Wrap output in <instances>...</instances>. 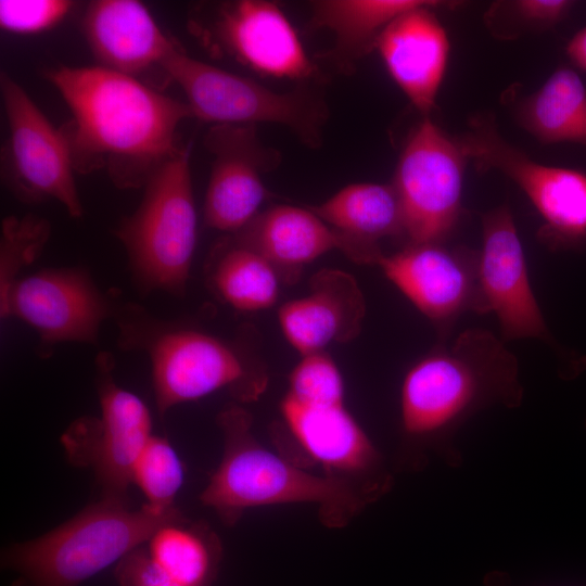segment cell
Returning a JSON list of instances; mask_svg holds the SVG:
<instances>
[{
	"label": "cell",
	"instance_id": "5bb4252c",
	"mask_svg": "<svg viewBox=\"0 0 586 586\" xmlns=\"http://www.w3.org/2000/svg\"><path fill=\"white\" fill-rule=\"evenodd\" d=\"M253 125H216L205 143L214 155L204 201L208 227L238 232L258 214L267 191L262 173L276 163L258 142Z\"/></svg>",
	"mask_w": 586,
	"mask_h": 586
},
{
	"label": "cell",
	"instance_id": "6da1fadb",
	"mask_svg": "<svg viewBox=\"0 0 586 586\" xmlns=\"http://www.w3.org/2000/svg\"><path fill=\"white\" fill-rule=\"evenodd\" d=\"M73 119L65 130L75 171L104 170L117 188L144 187L179 148L187 103L133 76L103 66H61L48 72Z\"/></svg>",
	"mask_w": 586,
	"mask_h": 586
},
{
	"label": "cell",
	"instance_id": "7a4b0ae2",
	"mask_svg": "<svg viewBox=\"0 0 586 586\" xmlns=\"http://www.w3.org/2000/svg\"><path fill=\"white\" fill-rule=\"evenodd\" d=\"M523 386L517 357L491 331L471 328L406 372L400 388L403 434L412 451H433L449 467L462 461L460 428L489 407L518 408Z\"/></svg>",
	"mask_w": 586,
	"mask_h": 586
},
{
	"label": "cell",
	"instance_id": "277c9868",
	"mask_svg": "<svg viewBox=\"0 0 586 586\" xmlns=\"http://www.w3.org/2000/svg\"><path fill=\"white\" fill-rule=\"evenodd\" d=\"M180 514L100 498L46 534L5 547L1 564L16 574L10 586H80Z\"/></svg>",
	"mask_w": 586,
	"mask_h": 586
},
{
	"label": "cell",
	"instance_id": "f546056e",
	"mask_svg": "<svg viewBox=\"0 0 586 586\" xmlns=\"http://www.w3.org/2000/svg\"><path fill=\"white\" fill-rule=\"evenodd\" d=\"M72 7L67 0H1L0 25L14 34H37L61 22Z\"/></svg>",
	"mask_w": 586,
	"mask_h": 586
},
{
	"label": "cell",
	"instance_id": "cb8c5ba5",
	"mask_svg": "<svg viewBox=\"0 0 586 586\" xmlns=\"http://www.w3.org/2000/svg\"><path fill=\"white\" fill-rule=\"evenodd\" d=\"M153 563L182 586H209L220 559V545L207 528L178 515L160 525L146 542Z\"/></svg>",
	"mask_w": 586,
	"mask_h": 586
},
{
	"label": "cell",
	"instance_id": "4dcf8cb0",
	"mask_svg": "<svg viewBox=\"0 0 586 586\" xmlns=\"http://www.w3.org/2000/svg\"><path fill=\"white\" fill-rule=\"evenodd\" d=\"M115 575L119 586H182L158 569L142 547L117 563Z\"/></svg>",
	"mask_w": 586,
	"mask_h": 586
},
{
	"label": "cell",
	"instance_id": "5b68a950",
	"mask_svg": "<svg viewBox=\"0 0 586 586\" xmlns=\"http://www.w3.org/2000/svg\"><path fill=\"white\" fill-rule=\"evenodd\" d=\"M118 326L120 344L150 359L160 415L220 390L250 400L264 387L246 355L216 335L157 320L135 306L120 311Z\"/></svg>",
	"mask_w": 586,
	"mask_h": 586
},
{
	"label": "cell",
	"instance_id": "ba28073f",
	"mask_svg": "<svg viewBox=\"0 0 586 586\" xmlns=\"http://www.w3.org/2000/svg\"><path fill=\"white\" fill-rule=\"evenodd\" d=\"M97 387L101 415L82 417L62 435L67 460L92 470L101 498L127 502L135 462L152 434L151 413L136 394L113 378V358H97Z\"/></svg>",
	"mask_w": 586,
	"mask_h": 586
},
{
	"label": "cell",
	"instance_id": "4fadbf2b",
	"mask_svg": "<svg viewBox=\"0 0 586 586\" xmlns=\"http://www.w3.org/2000/svg\"><path fill=\"white\" fill-rule=\"evenodd\" d=\"M378 266L412 305L442 329L466 311L485 314L479 253L442 243L407 244Z\"/></svg>",
	"mask_w": 586,
	"mask_h": 586
},
{
	"label": "cell",
	"instance_id": "ac0fdd59",
	"mask_svg": "<svg viewBox=\"0 0 586 586\" xmlns=\"http://www.w3.org/2000/svg\"><path fill=\"white\" fill-rule=\"evenodd\" d=\"M435 3L430 1L398 16L374 46L393 80L425 115L435 105L450 51L446 29L430 10Z\"/></svg>",
	"mask_w": 586,
	"mask_h": 586
},
{
	"label": "cell",
	"instance_id": "e0dca14e",
	"mask_svg": "<svg viewBox=\"0 0 586 586\" xmlns=\"http://www.w3.org/2000/svg\"><path fill=\"white\" fill-rule=\"evenodd\" d=\"M218 31L237 60L262 75L303 80L317 72L276 3L242 0L227 4L219 14Z\"/></svg>",
	"mask_w": 586,
	"mask_h": 586
},
{
	"label": "cell",
	"instance_id": "2e32d148",
	"mask_svg": "<svg viewBox=\"0 0 586 586\" xmlns=\"http://www.w3.org/2000/svg\"><path fill=\"white\" fill-rule=\"evenodd\" d=\"M455 140L477 169L499 170L514 181L544 224L560 221L576 207L586 174L533 161L501 137L492 114L471 117L468 129Z\"/></svg>",
	"mask_w": 586,
	"mask_h": 586
},
{
	"label": "cell",
	"instance_id": "7c38bea8",
	"mask_svg": "<svg viewBox=\"0 0 586 586\" xmlns=\"http://www.w3.org/2000/svg\"><path fill=\"white\" fill-rule=\"evenodd\" d=\"M1 318L15 317L36 330L41 346L97 344L111 305L79 268H49L21 277L0 301Z\"/></svg>",
	"mask_w": 586,
	"mask_h": 586
},
{
	"label": "cell",
	"instance_id": "9a60e30c",
	"mask_svg": "<svg viewBox=\"0 0 586 586\" xmlns=\"http://www.w3.org/2000/svg\"><path fill=\"white\" fill-rule=\"evenodd\" d=\"M234 241L268 260L281 280L291 281L309 263L339 250L353 262L378 266L380 247L349 238L329 226L309 207L273 206L237 232Z\"/></svg>",
	"mask_w": 586,
	"mask_h": 586
},
{
	"label": "cell",
	"instance_id": "52a82bcc",
	"mask_svg": "<svg viewBox=\"0 0 586 586\" xmlns=\"http://www.w3.org/2000/svg\"><path fill=\"white\" fill-rule=\"evenodd\" d=\"M161 67L186 94L192 116L217 125L275 123L317 145L326 118L322 103L298 90L276 92L256 81L195 60L176 47Z\"/></svg>",
	"mask_w": 586,
	"mask_h": 586
},
{
	"label": "cell",
	"instance_id": "1f68e13d",
	"mask_svg": "<svg viewBox=\"0 0 586 586\" xmlns=\"http://www.w3.org/2000/svg\"><path fill=\"white\" fill-rule=\"evenodd\" d=\"M573 2L568 0H519L512 2L514 13L538 28H549L563 21Z\"/></svg>",
	"mask_w": 586,
	"mask_h": 586
},
{
	"label": "cell",
	"instance_id": "83f0119b",
	"mask_svg": "<svg viewBox=\"0 0 586 586\" xmlns=\"http://www.w3.org/2000/svg\"><path fill=\"white\" fill-rule=\"evenodd\" d=\"M50 232L49 221L37 216H9L3 219L0 240V301L21 278L22 270L39 257Z\"/></svg>",
	"mask_w": 586,
	"mask_h": 586
},
{
	"label": "cell",
	"instance_id": "d6a6232c",
	"mask_svg": "<svg viewBox=\"0 0 586 586\" xmlns=\"http://www.w3.org/2000/svg\"><path fill=\"white\" fill-rule=\"evenodd\" d=\"M565 51L574 65L586 71V27L573 35L566 44Z\"/></svg>",
	"mask_w": 586,
	"mask_h": 586
},
{
	"label": "cell",
	"instance_id": "d4e9b609",
	"mask_svg": "<svg viewBox=\"0 0 586 586\" xmlns=\"http://www.w3.org/2000/svg\"><path fill=\"white\" fill-rule=\"evenodd\" d=\"M423 0H324L314 5L313 24L334 34L341 54L360 56L374 48L381 33Z\"/></svg>",
	"mask_w": 586,
	"mask_h": 586
},
{
	"label": "cell",
	"instance_id": "30bf717a",
	"mask_svg": "<svg viewBox=\"0 0 586 586\" xmlns=\"http://www.w3.org/2000/svg\"><path fill=\"white\" fill-rule=\"evenodd\" d=\"M0 88L9 125L2 152L5 182L24 202L55 200L72 217H80L84 209L66 131L56 129L5 73L1 74Z\"/></svg>",
	"mask_w": 586,
	"mask_h": 586
},
{
	"label": "cell",
	"instance_id": "8fae6325",
	"mask_svg": "<svg viewBox=\"0 0 586 586\" xmlns=\"http://www.w3.org/2000/svg\"><path fill=\"white\" fill-rule=\"evenodd\" d=\"M479 281L485 314L494 313L501 340L538 339L548 343L563 365V375L574 377L586 358L561 347L549 332L534 295L515 222L507 205L482 217Z\"/></svg>",
	"mask_w": 586,
	"mask_h": 586
},
{
	"label": "cell",
	"instance_id": "8992f818",
	"mask_svg": "<svg viewBox=\"0 0 586 586\" xmlns=\"http://www.w3.org/2000/svg\"><path fill=\"white\" fill-rule=\"evenodd\" d=\"M190 146L179 149L148 180L143 199L117 229L137 281L180 294L196 245Z\"/></svg>",
	"mask_w": 586,
	"mask_h": 586
},
{
	"label": "cell",
	"instance_id": "4316f807",
	"mask_svg": "<svg viewBox=\"0 0 586 586\" xmlns=\"http://www.w3.org/2000/svg\"><path fill=\"white\" fill-rule=\"evenodd\" d=\"M183 476V466L175 448L166 438L153 434L135 462L131 484L139 487L146 505L170 510L176 507Z\"/></svg>",
	"mask_w": 586,
	"mask_h": 586
},
{
	"label": "cell",
	"instance_id": "44dd1931",
	"mask_svg": "<svg viewBox=\"0 0 586 586\" xmlns=\"http://www.w3.org/2000/svg\"><path fill=\"white\" fill-rule=\"evenodd\" d=\"M84 31L100 66L133 76L162 62L177 47L136 0L92 1Z\"/></svg>",
	"mask_w": 586,
	"mask_h": 586
},
{
	"label": "cell",
	"instance_id": "3957f363",
	"mask_svg": "<svg viewBox=\"0 0 586 586\" xmlns=\"http://www.w3.org/2000/svg\"><path fill=\"white\" fill-rule=\"evenodd\" d=\"M217 423L224 454L200 499L229 525L253 507L314 504L326 525L341 527L387 491L375 485L354 486L341 476H320L294 466L254 438L252 418L241 407L222 410Z\"/></svg>",
	"mask_w": 586,
	"mask_h": 586
},
{
	"label": "cell",
	"instance_id": "d6986e66",
	"mask_svg": "<svg viewBox=\"0 0 586 586\" xmlns=\"http://www.w3.org/2000/svg\"><path fill=\"white\" fill-rule=\"evenodd\" d=\"M365 313V298L354 277L323 269L311 277L307 295L280 307L278 319L284 337L303 356L356 337Z\"/></svg>",
	"mask_w": 586,
	"mask_h": 586
},
{
	"label": "cell",
	"instance_id": "7402d4cb",
	"mask_svg": "<svg viewBox=\"0 0 586 586\" xmlns=\"http://www.w3.org/2000/svg\"><path fill=\"white\" fill-rule=\"evenodd\" d=\"M520 125L544 144L586 146V86L568 66L558 67L517 110Z\"/></svg>",
	"mask_w": 586,
	"mask_h": 586
},
{
	"label": "cell",
	"instance_id": "603a6c76",
	"mask_svg": "<svg viewBox=\"0 0 586 586\" xmlns=\"http://www.w3.org/2000/svg\"><path fill=\"white\" fill-rule=\"evenodd\" d=\"M309 208L336 231L373 246L383 238L404 234L393 184L353 183Z\"/></svg>",
	"mask_w": 586,
	"mask_h": 586
},
{
	"label": "cell",
	"instance_id": "484cf974",
	"mask_svg": "<svg viewBox=\"0 0 586 586\" xmlns=\"http://www.w3.org/2000/svg\"><path fill=\"white\" fill-rule=\"evenodd\" d=\"M209 281L220 300L234 309L259 311L276 304L281 277L262 255L233 241L214 257Z\"/></svg>",
	"mask_w": 586,
	"mask_h": 586
},
{
	"label": "cell",
	"instance_id": "9c48e42d",
	"mask_svg": "<svg viewBox=\"0 0 586 586\" xmlns=\"http://www.w3.org/2000/svg\"><path fill=\"white\" fill-rule=\"evenodd\" d=\"M466 158L428 116L409 136L393 182L407 244L442 243L451 232L461 211Z\"/></svg>",
	"mask_w": 586,
	"mask_h": 586
},
{
	"label": "cell",
	"instance_id": "836d02e7",
	"mask_svg": "<svg viewBox=\"0 0 586 586\" xmlns=\"http://www.w3.org/2000/svg\"><path fill=\"white\" fill-rule=\"evenodd\" d=\"M585 426H586V423H585Z\"/></svg>",
	"mask_w": 586,
	"mask_h": 586
},
{
	"label": "cell",
	"instance_id": "ffe728a7",
	"mask_svg": "<svg viewBox=\"0 0 586 586\" xmlns=\"http://www.w3.org/2000/svg\"><path fill=\"white\" fill-rule=\"evenodd\" d=\"M280 408L301 447L329 471L391 481L378 449L345 404H305L285 395Z\"/></svg>",
	"mask_w": 586,
	"mask_h": 586
},
{
	"label": "cell",
	"instance_id": "f1b7e54d",
	"mask_svg": "<svg viewBox=\"0 0 586 586\" xmlns=\"http://www.w3.org/2000/svg\"><path fill=\"white\" fill-rule=\"evenodd\" d=\"M286 395L305 404H345L343 377L326 352L303 355L290 374Z\"/></svg>",
	"mask_w": 586,
	"mask_h": 586
}]
</instances>
